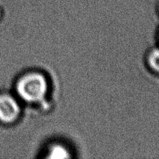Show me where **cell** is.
<instances>
[{
	"mask_svg": "<svg viewBox=\"0 0 159 159\" xmlns=\"http://www.w3.org/2000/svg\"><path fill=\"white\" fill-rule=\"evenodd\" d=\"M144 63L149 71L159 75V48H151L146 53Z\"/></svg>",
	"mask_w": 159,
	"mask_h": 159,
	"instance_id": "obj_4",
	"label": "cell"
},
{
	"mask_svg": "<svg viewBox=\"0 0 159 159\" xmlns=\"http://www.w3.org/2000/svg\"><path fill=\"white\" fill-rule=\"evenodd\" d=\"M12 93L24 107L48 112L53 103V82L49 75L39 68H28L16 75Z\"/></svg>",
	"mask_w": 159,
	"mask_h": 159,
	"instance_id": "obj_1",
	"label": "cell"
},
{
	"mask_svg": "<svg viewBox=\"0 0 159 159\" xmlns=\"http://www.w3.org/2000/svg\"><path fill=\"white\" fill-rule=\"evenodd\" d=\"M41 153L43 158H64L73 156L70 146L62 141H50L45 144Z\"/></svg>",
	"mask_w": 159,
	"mask_h": 159,
	"instance_id": "obj_3",
	"label": "cell"
},
{
	"mask_svg": "<svg viewBox=\"0 0 159 159\" xmlns=\"http://www.w3.org/2000/svg\"><path fill=\"white\" fill-rule=\"evenodd\" d=\"M25 107L12 91L0 92V123L16 125L22 120Z\"/></svg>",
	"mask_w": 159,
	"mask_h": 159,
	"instance_id": "obj_2",
	"label": "cell"
},
{
	"mask_svg": "<svg viewBox=\"0 0 159 159\" xmlns=\"http://www.w3.org/2000/svg\"><path fill=\"white\" fill-rule=\"evenodd\" d=\"M158 39H159V33H158Z\"/></svg>",
	"mask_w": 159,
	"mask_h": 159,
	"instance_id": "obj_6",
	"label": "cell"
},
{
	"mask_svg": "<svg viewBox=\"0 0 159 159\" xmlns=\"http://www.w3.org/2000/svg\"><path fill=\"white\" fill-rule=\"evenodd\" d=\"M157 11H158V12H159V4H158V6H157Z\"/></svg>",
	"mask_w": 159,
	"mask_h": 159,
	"instance_id": "obj_5",
	"label": "cell"
}]
</instances>
